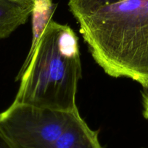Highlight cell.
<instances>
[{"label":"cell","mask_w":148,"mask_h":148,"mask_svg":"<svg viewBox=\"0 0 148 148\" xmlns=\"http://www.w3.org/2000/svg\"><path fill=\"white\" fill-rule=\"evenodd\" d=\"M76 19L92 58L108 76L148 87V0H122Z\"/></svg>","instance_id":"obj_1"},{"label":"cell","mask_w":148,"mask_h":148,"mask_svg":"<svg viewBox=\"0 0 148 148\" xmlns=\"http://www.w3.org/2000/svg\"><path fill=\"white\" fill-rule=\"evenodd\" d=\"M79 38L68 25L50 20L31 47L14 102L73 113L82 78Z\"/></svg>","instance_id":"obj_2"},{"label":"cell","mask_w":148,"mask_h":148,"mask_svg":"<svg viewBox=\"0 0 148 148\" xmlns=\"http://www.w3.org/2000/svg\"><path fill=\"white\" fill-rule=\"evenodd\" d=\"M71 114L13 102L0 113V132L10 148H54Z\"/></svg>","instance_id":"obj_3"},{"label":"cell","mask_w":148,"mask_h":148,"mask_svg":"<svg viewBox=\"0 0 148 148\" xmlns=\"http://www.w3.org/2000/svg\"><path fill=\"white\" fill-rule=\"evenodd\" d=\"M54 148H103L98 132L88 126L80 116L79 110L71 113L66 126Z\"/></svg>","instance_id":"obj_4"},{"label":"cell","mask_w":148,"mask_h":148,"mask_svg":"<svg viewBox=\"0 0 148 148\" xmlns=\"http://www.w3.org/2000/svg\"><path fill=\"white\" fill-rule=\"evenodd\" d=\"M35 7V0H0V39L25 24Z\"/></svg>","instance_id":"obj_5"},{"label":"cell","mask_w":148,"mask_h":148,"mask_svg":"<svg viewBox=\"0 0 148 148\" xmlns=\"http://www.w3.org/2000/svg\"><path fill=\"white\" fill-rule=\"evenodd\" d=\"M122 0H68V8L75 18L92 13L105 5Z\"/></svg>","instance_id":"obj_6"},{"label":"cell","mask_w":148,"mask_h":148,"mask_svg":"<svg viewBox=\"0 0 148 148\" xmlns=\"http://www.w3.org/2000/svg\"><path fill=\"white\" fill-rule=\"evenodd\" d=\"M142 106H143V116L148 119V87L144 88L142 92Z\"/></svg>","instance_id":"obj_7"},{"label":"cell","mask_w":148,"mask_h":148,"mask_svg":"<svg viewBox=\"0 0 148 148\" xmlns=\"http://www.w3.org/2000/svg\"><path fill=\"white\" fill-rule=\"evenodd\" d=\"M0 148H10L1 132H0Z\"/></svg>","instance_id":"obj_8"},{"label":"cell","mask_w":148,"mask_h":148,"mask_svg":"<svg viewBox=\"0 0 148 148\" xmlns=\"http://www.w3.org/2000/svg\"><path fill=\"white\" fill-rule=\"evenodd\" d=\"M145 148H148V147H145Z\"/></svg>","instance_id":"obj_9"},{"label":"cell","mask_w":148,"mask_h":148,"mask_svg":"<svg viewBox=\"0 0 148 148\" xmlns=\"http://www.w3.org/2000/svg\"><path fill=\"white\" fill-rule=\"evenodd\" d=\"M35 1H36V0H35Z\"/></svg>","instance_id":"obj_10"}]
</instances>
